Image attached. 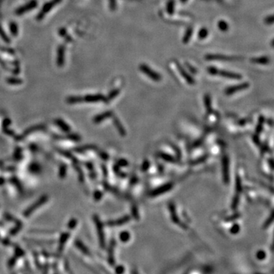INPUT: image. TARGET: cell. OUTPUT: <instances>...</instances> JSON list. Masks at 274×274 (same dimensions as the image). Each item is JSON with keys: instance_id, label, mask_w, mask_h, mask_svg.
<instances>
[{"instance_id": "f1b7e54d", "label": "cell", "mask_w": 274, "mask_h": 274, "mask_svg": "<svg viewBox=\"0 0 274 274\" xmlns=\"http://www.w3.org/2000/svg\"><path fill=\"white\" fill-rule=\"evenodd\" d=\"M257 257L258 259L263 260V259H264V257H265V253L263 252V251H259V252L257 253Z\"/></svg>"}, {"instance_id": "836d02e7", "label": "cell", "mask_w": 274, "mask_h": 274, "mask_svg": "<svg viewBox=\"0 0 274 274\" xmlns=\"http://www.w3.org/2000/svg\"><path fill=\"white\" fill-rule=\"evenodd\" d=\"M132 274H139V273L136 270H132Z\"/></svg>"}, {"instance_id": "4dcf8cb0", "label": "cell", "mask_w": 274, "mask_h": 274, "mask_svg": "<svg viewBox=\"0 0 274 274\" xmlns=\"http://www.w3.org/2000/svg\"><path fill=\"white\" fill-rule=\"evenodd\" d=\"M58 124H59V126L62 125V128L63 129H65V130H68V126L66 125V124H65L63 122V121H59V122H57Z\"/></svg>"}, {"instance_id": "5bb4252c", "label": "cell", "mask_w": 274, "mask_h": 274, "mask_svg": "<svg viewBox=\"0 0 274 274\" xmlns=\"http://www.w3.org/2000/svg\"><path fill=\"white\" fill-rule=\"evenodd\" d=\"M175 0H168L166 6V10L168 15H173L174 12H175Z\"/></svg>"}, {"instance_id": "1f68e13d", "label": "cell", "mask_w": 274, "mask_h": 274, "mask_svg": "<svg viewBox=\"0 0 274 274\" xmlns=\"http://www.w3.org/2000/svg\"><path fill=\"white\" fill-rule=\"evenodd\" d=\"M110 6L111 9H114L116 7V0H110Z\"/></svg>"}, {"instance_id": "ac0fdd59", "label": "cell", "mask_w": 274, "mask_h": 274, "mask_svg": "<svg viewBox=\"0 0 274 274\" xmlns=\"http://www.w3.org/2000/svg\"><path fill=\"white\" fill-rule=\"evenodd\" d=\"M209 34L208 29L206 28H202L200 29L199 32H198V38L200 40H204L207 38Z\"/></svg>"}, {"instance_id": "d6986e66", "label": "cell", "mask_w": 274, "mask_h": 274, "mask_svg": "<svg viewBox=\"0 0 274 274\" xmlns=\"http://www.w3.org/2000/svg\"><path fill=\"white\" fill-rule=\"evenodd\" d=\"M110 115H111V113H110V112H106V113L102 114L101 115L98 116V117H96L95 119H94V121H95L96 123H100L101 121H102L103 120H104V119H106L107 117H110Z\"/></svg>"}, {"instance_id": "9c48e42d", "label": "cell", "mask_w": 274, "mask_h": 274, "mask_svg": "<svg viewBox=\"0 0 274 274\" xmlns=\"http://www.w3.org/2000/svg\"><path fill=\"white\" fill-rule=\"evenodd\" d=\"M37 5V2L36 1H32L31 2V3H28L27 5H26L25 6L22 7V8H20L19 9L17 10L16 14L17 15H22V14L24 13V12L29 11V10L32 9V8H34L35 6H36Z\"/></svg>"}, {"instance_id": "ffe728a7", "label": "cell", "mask_w": 274, "mask_h": 274, "mask_svg": "<svg viewBox=\"0 0 274 274\" xmlns=\"http://www.w3.org/2000/svg\"><path fill=\"white\" fill-rule=\"evenodd\" d=\"M170 210H171V218H172V220H173V222H175V223H179L178 217H177L176 213H175V206H174L172 204L170 205Z\"/></svg>"}, {"instance_id": "4fadbf2b", "label": "cell", "mask_w": 274, "mask_h": 274, "mask_svg": "<svg viewBox=\"0 0 274 274\" xmlns=\"http://www.w3.org/2000/svg\"><path fill=\"white\" fill-rule=\"evenodd\" d=\"M217 27L222 32H226L229 29V25H228V22L225 20L219 21L217 23Z\"/></svg>"}, {"instance_id": "e575fe53", "label": "cell", "mask_w": 274, "mask_h": 274, "mask_svg": "<svg viewBox=\"0 0 274 274\" xmlns=\"http://www.w3.org/2000/svg\"><path fill=\"white\" fill-rule=\"evenodd\" d=\"M187 1H188V0H180V2L181 3H187Z\"/></svg>"}, {"instance_id": "8fae6325", "label": "cell", "mask_w": 274, "mask_h": 274, "mask_svg": "<svg viewBox=\"0 0 274 274\" xmlns=\"http://www.w3.org/2000/svg\"><path fill=\"white\" fill-rule=\"evenodd\" d=\"M104 97L101 94H92V95L89 94L85 98V101L88 102H96V101H104Z\"/></svg>"}, {"instance_id": "83f0119b", "label": "cell", "mask_w": 274, "mask_h": 274, "mask_svg": "<svg viewBox=\"0 0 274 274\" xmlns=\"http://www.w3.org/2000/svg\"><path fill=\"white\" fill-rule=\"evenodd\" d=\"M238 230H239V226H238V225H235V226H233V228H231V232L235 234V233L238 232Z\"/></svg>"}, {"instance_id": "cb8c5ba5", "label": "cell", "mask_w": 274, "mask_h": 274, "mask_svg": "<svg viewBox=\"0 0 274 274\" xmlns=\"http://www.w3.org/2000/svg\"><path fill=\"white\" fill-rule=\"evenodd\" d=\"M120 237V240L124 242H126L127 241L129 240V234L128 232H126V231H124V232L121 233Z\"/></svg>"}, {"instance_id": "6da1fadb", "label": "cell", "mask_w": 274, "mask_h": 274, "mask_svg": "<svg viewBox=\"0 0 274 274\" xmlns=\"http://www.w3.org/2000/svg\"><path fill=\"white\" fill-rule=\"evenodd\" d=\"M140 69L145 74V75L150 78L151 79L155 81V82H159L161 80V75L155 72L152 68H150V66L148 65L143 63V64L140 65Z\"/></svg>"}, {"instance_id": "9a60e30c", "label": "cell", "mask_w": 274, "mask_h": 274, "mask_svg": "<svg viewBox=\"0 0 274 274\" xmlns=\"http://www.w3.org/2000/svg\"><path fill=\"white\" fill-rule=\"evenodd\" d=\"M192 35H193V28H189L187 29L185 34L184 35V38H183L182 39L183 43H185V44L186 43H188V42L191 39Z\"/></svg>"}, {"instance_id": "44dd1931", "label": "cell", "mask_w": 274, "mask_h": 274, "mask_svg": "<svg viewBox=\"0 0 274 274\" xmlns=\"http://www.w3.org/2000/svg\"><path fill=\"white\" fill-rule=\"evenodd\" d=\"M204 103L206 108L208 110H211V98L209 94H206L204 97Z\"/></svg>"}, {"instance_id": "7402d4cb", "label": "cell", "mask_w": 274, "mask_h": 274, "mask_svg": "<svg viewBox=\"0 0 274 274\" xmlns=\"http://www.w3.org/2000/svg\"><path fill=\"white\" fill-rule=\"evenodd\" d=\"M59 56H58V63H59V65H63V47H61V48L59 49Z\"/></svg>"}, {"instance_id": "7c38bea8", "label": "cell", "mask_w": 274, "mask_h": 274, "mask_svg": "<svg viewBox=\"0 0 274 274\" xmlns=\"http://www.w3.org/2000/svg\"><path fill=\"white\" fill-rule=\"evenodd\" d=\"M45 200H46V197H42V198H41V200H40L38 202V203H35V204L33 205L31 207V208L28 209V210H26L25 213H24V215L25 216H28V215H30V214H31V212H32L33 211H34V210H35V209L38 208V206H40V204H42V203H44Z\"/></svg>"}, {"instance_id": "5b68a950", "label": "cell", "mask_w": 274, "mask_h": 274, "mask_svg": "<svg viewBox=\"0 0 274 274\" xmlns=\"http://www.w3.org/2000/svg\"><path fill=\"white\" fill-rule=\"evenodd\" d=\"M60 1L61 0H52V1L50 2V3H47V4L44 6V7L40 10L39 15H38V17H37L38 20H40V19L43 18V17L46 14H47L49 11H50V10H51L56 5H57Z\"/></svg>"}, {"instance_id": "3957f363", "label": "cell", "mask_w": 274, "mask_h": 274, "mask_svg": "<svg viewBox=\"0 0 274 274\" xmlns=\"http://www.w3.org/2000/svg\"><path fill=\"white\" fill-rule=\"evenodd\" d=\"M175 65H176V67L177 68V70H178L179 73H180V75L184 79V80H185L188 84L194 85L195 83L194 78H193V77L191 76L187 71H186L185 68L183 67L181 65H180L178 62H175Z\"/></svg>"}, {"instance_id": "603a6c76", "label": "cell", "mask_w": 274, "mask_h": 274, "mask_svg": "<svg viewBox=\"0 0 274 274\" xmlns=\"http://www.w3.org/2000/svg\"><path fill=\"white\" fill-rule=\"evenodd\" d=\"M114 121H115V124L117 125V129H118V131L120 132V133L121 135L124 136V135H125V130H124V129L123 128L122 125H121V124H120V122H119L118 120H117V119H116V120H114Z\"/></svg>"}, {"instance_id": "d4e9b609", "label": "cell", "mask_w": 274, "mask_h": 274, "mask_svg": "<svg viewBox=\"0 0 274 274\" xmlns=\"http://www.w3.org/2000/svg\"><path fill=\"white\" fill-rule=\"evenodd\" d=\"M207 71H208V73H210V75H217L218 68L216 67H215V66H209V67L207 68Z\"/></svg>"}, {"instance_id": "d6a6232c", "label": "cell", "mask_w": 274, "mask_h": 274, "mask_svg": "<svg viewBox=\"0 0 274 274\" xmlns=\"http://www.w3.org/2000/svg\"><path fill=\"white\" fill-rule=\"evenodd\" d=\"M262 126H263V119H262V121L261 120H260V122H259V124H258V126H257V133H260V132L261 131V129H262Z\"/></svg>"}, {"instance_id": "52a82bcc", "label": "cell", "mask_w": 274, "mask_h": 274, "mask_svg": "<svg viewBox=\"0 0 274 274\" xmlns=\"http://www.w3.org/2000/svg\"><path fill=\"white\" fill-rule=\"evenodd\" d=\"M171 187H172L171 184H167L165 185L161 186V187H160L159 188L155 189V190L152 191V192L151 193V196H159L160 194H164V193L168 192V190H170L171 189Z\"/></svg>"}, {"instance_id": "ba28073f", "label": "cell", "mask_w": 274, "mask_h": 274, "mask_svg": "<svg viewBox=\"0 0 274 274\" xmlns=\"http://www.w3.org/2000/svg\"><path fill=\"white\" fill-rule=\"evenodd\" d=\"M223 167V178L224 181L227 184L228 182V159L227 157H224L222 161Z\"/></svg>"}, {"instance_id": "277c9868", "label": "cell", "mask_w": 274, "mask_h": 274, "mask_svg": "<svg viewBox=\"0 0 274 274\" xmlns=\"http://www.w3.org/2000/svg\"><path fill=\"white\" fill-rule=\"evenodd\" d=\"M217 75H220V76L224 77V78L230 79H235V80H239L242 78V76L238 73H234V72L227 71V70H222L218 69Z\"/></svg>"}, {"instance_id": "484cf974", "label": "cell", "mask_w": 274, "mask_h": 274, "mask_svg": "<svg viewBox=\"0 0 274 274\" xmlns=\"http://www.w3.org/2000/svg\"><path fill=\"white\" fill-rule=\"evenodd\" d=\"M160 156H161V158H162L163 159L165 160V161H171V162H173V161H175V160L174 159L173 157L171 155H167V154H160Z\"/></svg>"}, {"instance_id": "30bf717a", "label": "cell", "mask_w": 274, "mask_h": 274, "mask_svg": "<svg viewBox=\"0 0 274 274\" xmlns=\"http://www.w3.org/2000/svg\"><path fill=\"white\" fill-rule=\"evenodd\" d=\"M270 58L267 57H254L251 59V62L254 63H257L260 65H267L270 63Z\"/></svg>"}, {"instance_id": "7a4b0ae2", "label": "cell", "mask_w": 274, "mask_h": 274, "mask_svg": "<svg viewBox=\"0 0 274 274\" xmlns=\"http://www.w3.org/2000/svg\"><path fill=\"white\" fill-rule=\"evenodd\" d=\"M248 87H249V84L247 83V82H244V83H241L238 84V85L228 87L227 89L225 90V93H226L227 95H231V94H234L235 93L238 92V91L247 89Z\"/></svg>"}, {"instance_id": "f546056e", "label": "cell", "mask_w": 274, "mask_h": 274, "mask_svg": "<svg viewBox=\"0 0 274 274\" xmlns=\"http://www.w3.org/2000/svg\"><path fill=\"white\" fill-rule=\"evenodd\" d=\"M118 94H119V90L114 91L113 92L110 93V95H109V98H110V99H112V98L115 97V96H117Z\"/></svg>"}, {"instance_id": "2e32d148", "label": "cell", "mask_w": 274, "mask_h": 274, "mask_svg": "<svg viewBox=\"0 0 274 274\" xmlns=\"http://www.w3.org/2000/svg\"><path fill=\"white\" fill-rule=\"evenodd\" d=\"M129 221V216H125L122 219H120L118 221H112V222H109L108 225H110V226H120V225L124 224Z\"/></svg>"}, {"instance_id": "4316f807", "label": "cell", "mask_w": 274, "mask_h": 274, "mask_svg": "<svg viewBox=\"0 0 274 274\" xmlns=\"http://www.w3.org/2000/svg\"><path fill=\"white\" fill-rule=\"evenodd\" d=\"M265 24H267V25H271L273 23V15H270L269 16H266L264 19Z\"/></svg>"}, {"instance_id": "8992f818", "label": "cell", "mask_w": 274, "mask_h": 274, "mask_svg": "<svg viewBox=\"0 0 274 274\" xmlns=\"http://www.w3.org/2000/svg\"><path fill=\"white\" fill-rule=\"evenodd\" d=\"M206 59L209 60H228L231 61L232 59H236L237 58L224 56L222 54H208L206 56Z\"/></svg>"}, {"instance_id": "e0dca14e", "label": "cell", "mask_w": 274, "mask_h": 274, "mask_svg": "<svg viewBox=\"0 0 274 274\" xmlns=\"http://www.w3.org/2000/svg\"><path fill=\"white\" fill-rule=\"evenodd\" d=\"M95 220H96V224H97L98 226V231H100L99 235H100V242H101V247H104V234L102 232V226H101V222H99V220H97V219H96Z\"/></svg>"}]
</instances>
